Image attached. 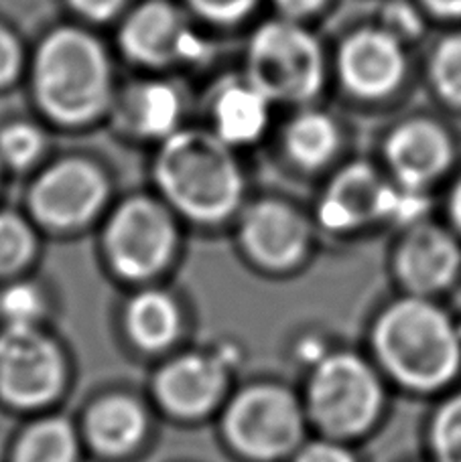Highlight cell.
<instances>
[{
	"label": "cell",
	"mask_w": 461,
	"mask_h": 462,
	"mask_svg": "<svg viewBox=\"0 0 461 462\" xmlns=\"http://www.w3.org/2000/svg\"><path fill=\"white\" fill-rule=\"evenodd\" d=\"M449 211H451V219H454L456 226L461 229V180L454 189V195H451Z\"/></svg>",
	"instance_id": "cell-36"
},
{
	"label": "cell",
	"mask_w": 461,
	"mask_h": 462,
	"mask_svg": "<svg viewBox=\"0 0 461 462\" xmlns=\"http://www.w3.org/2000/svg\"><path fill=\"white\" fill-rule=\"evenodd\" d=\"M461 263V252L447 231L417 224L400 244L397 270L410 292L427 296L454 282Z\"/></svg>",
	"instance_id": "cell-19"
},
{
	"label": "cell",
	"mask_w": 461,
	"mask_h": 462,
	"mask_svg": "<svg viewBox=\"0 0 461 462\" xmlns=\"http://www.w3.org/2000/svg\"><path fill=\"white\" fill-rule=\"evenodd\" d=\"M179 462H192V460H179Z\"/></svg>",
	"instance_id": "cell-38"
},
{
	"label": "cell",
	"mask_w": 461,
	"mask_h": 462,
	"mask_svg": "<svg viewBox=\"0 0 461 462\" xmlns=\"http://www.w3.org/2000/svg\"><path fill=\"white\" fill-rule=\"evenodd\" d=\"M431 440L439 462H461V395L443 403L437 411Z\"/></svg>",
	"instance_id": "cell-27"
},
{
	"label": "cell",
	"mask_w": 461,
	"mask_h": 462,
	"mask_svg": "<svg viewBox=\"0 0 461 462\" xmlns=\"http://www.w3.org/2000/svg\"><path fill=\"white\" fill-rule=\"evenodd\" d=\"M427 11L441 19H461V0H421Z\"/></svg>",
	"instance_id": "cell-35"
},
{
	"label": "cell",
	"mask_w": 461,
	"mask_h": 462,
	"mask_svg": "<svg viewBox=\"0 0 461 462\" xmlns=\"http://www.w3.org/2000/svg\"><path fill=\"white\" fill-rule=\"evenodd\" d=\"M88 452L76 418L60 410L23 418L5 462H84Z\"/></svg>",
	"instance_id": "cell-21"
},
{
	"label": "cell",
	"mask_w": 461,
	"mask_h": 462,
	"mask_svg": "<svg viewBox=\"0 0 461 462\" xmlns=\"http://www.w3.org/2000/svg\"><path fill=\"white\" fill-rule=\"evenodd\" d=\"M340 148V128L332 116L319 110H303L287 122L283 151L295 167L315 171L334 159Z\"/></svg>",
	"instance_id": "cell-22"
},
{
	"label": "cell",
	"mask_w": 461,
	"mask_h": 462,
	"mask_svg": "<svg viewBox=\"0 0 461 462\" xmlns=\"http://www.w3.org/2000/svg\"><path fill=\"white\" fill-rule=\"evenodd\" d=\"M43 237L23 209L0 208V284L35 272Z\"/></svg>",
	"instance_id": "cell-23"
},
{
	"label": "cell",
	"mask_w": 461,
	"mask_h": 462,
	"mask_svg": "<svg viewBox=\"0 0 461 462\" xmlns=\"http://www.w3.org/2000/svg\"><path fill=\"white\" fill-rule=\"evenodd\" d=\"M73 374L70 346L53 327L0 325V408L23 418L60 410Z\"/></svg>",
	"instance_id": "cell-8"
},
{
	"label": "cell",
	"mask_w": 461,
	"mask_h": 462,
	"mask_svg": "<svg viewBox=\"0 0 461 462\" xmlns=\"http://www.w3.org/2000/svg\"><path fill=\"white\" fill-rule=\"evenodd\" d=\"M429 209V199L423 195V189L392 187L389 185L384 197L382 219L397 221L402 226H417Z\"/></svg>",
	"instance_id": "cell-28"
},
{
	"label": "cell",
	"mask_w": 461,
	"mask_h": 462,
	"mask_svg": "<svg viewBox=\"0 0 461 462\" xmlns=\"http://www.w3.org/2000/svg\"><path fill=\"white\" fill-rule=\"evenodd\" d=\"M96 234L106 274L127 291L165 282L185 247V224L153 189L118 195Z\"/></svg>",
	"instance_id": "cell-3"
},
{
	"label": "cell",
	"mask_w": 461,
	"mask_h": 462,
	"mask_svg": "<svg viewBox=\"0 0 461 462\" xmlns=\"http://www.w3.org/2000/svg\"><path fill=\"white\" fill-rule=\"evenodd\" d=\"M65 3L80 19L104 24L118 19L125 13L128 0H65Z\"/></svg>",
	"instance_id": "cell-32"
},
{
	"label": "cell",
	"mask_w": 461,
	"mask_h": 462,
	"mask_svg": "<svg viewBox=\"0 0 461 462\" xmlns=\"http://www.w3.org/2000/svg\"><path fill=\"white\" fill-rule=\"evenodd\" d=\"M155 418L146 393L108 387L89 395L76 422L88 457L100 462H130L149 448Z\"/></svg>",
	"instance_id": "cell-12"
},
{
	"label": "cell",
	"mask_w": 461,
	"mask_h": 462,
	"mask_svg": "<svg viewBox=\"0 0 461 462\" xmlns=\"http://www.w3.org/2000/svg\"><path fill=\"white\" fill-rule=\"evenodd\" d=\"M382 29L389 31L392 37L399 41H413L423 32V19L413 6L409 3H402V0H394L389 3L382 11Z\"/></svg>",
	"instance_id": "cell-31"
},
{
	"label": "cell",
	"mask_w": 461,
	"mask_h": 462,
	"mask_svg": "<svg viewBox=\"0 0 461 462\" xmlns=\"http://www.w3.org/2000/svg\"><path fill=\"white\" fill-rule=\"evenodd\" d=\"M24 68H27V57L19 35L0 23V89L14 86Z\"/></svg>",
	"instance_id": "cell-30"
},
{
	"label": "cell",
	"mask_w": 461,
	"mask_h": 462,
	"mask_svg": "<svg viewBox=\"0 0 461 462\" xmlns=\"http://www.w3.org/2000/svg\"><path fill=\"white\" fill-rule=\"evenodd\" d=\"M273 102L249 79L226 78L208 97V126L234 151L260 143L270 126Z\"/></svg>",
	"instance_id": "cell-17"
},
{
	"label": "cell",
	"mask_w": 461,
	"mask_h": 462,
	"mask_svg": "<svg viewBox=\"0 0 461 462\" xmlns=\"http://www.w3.org/2000/svg\"><path fill=\"white\" fill-rule=\"evenodd\" d=\"M57 299L35 272L0 284V325L53 327Z\"/></svg>",
	"instance_id": "cell-24"
},
{
	"label": "cell",
	"mask_w": 461,
	"mask_h": 462,
	"mask_svg": "<svg viewBox=\"0 0 461 462\" xmlns=\"http://www.w3.org/2000/svg\"><path fill=\"white\" fill-rule=\"evenodd\" d=\"M433 88L443 100L461 106V32L443 37L429 60Z\"/></svg>",
	"instance_id": "cell-26"
},
{
	"label": "cell",
	"mask_w": 461,
	"mask_h": 462,
	"mask_svg": "<svg viewBox=\"0 0 461 462\" xmlns=\"http://www.w3.org/2000/svg\"><path fill=\"white\" fill-rule=\"evenodd\" d=\"M232 229L242 260L267 274H283L297 268L311 247L306 216L278 197L246 201Z\"/></svg>",
	"instance_id": "cell-13"
},
{
	"label": "cell",
	"mask_w": 461,
	"mask_h": 462,
	"mask_svg": "<svg viewBox=\"0 0 461 462\" xmlns=\"http://www.w3.org/2000/svg\"><path fill=\"white\" fill-rule=\"evenodd\" d=\"M118 325L130 351L159 361L185 346L189 310L181 294L165 282L128 288Z\"/></svg>",
	"instance_id": "cell-14"
},
{
	"label": "cell",
	"mask_w": 461,
	"mask_h": 462,
	"mask_svg": "<svg viewBox=\"0 0 461 462\" xmlns=\"http://www.w3.org/2000/svg\"><path fill=\"white\" fill-rule=\"evenodd\" d=\"M187 11L213 27H234L250 16L259 0H183Z\"/></svg>",
	"instance_id": "cell-29"
},
{
	"label": "cell",
	"mask_w": 461,
	"mask_h": 462,
	"mask_svg": "<svg viewBox=\"0 0 461 462\" xmlns=\"http://www.w3.org/2000/svg\"><path fill=\"white\" fill-rule=\"evenodd\" d=\"M49 134L37 122L11 120L0 126V164L6 175H31L49 159Z\"/></svg>",
	"instance_id": "cell-25"
},
{
	"label": "cell",
	"mask_w": 461,
	"mask_h": 462,
	"mask_svg": "<svg viewBox=\"0 0 461 462\" xmlns=\"http://www.w3.org/2000/svg\"><path fill=\"white\" fill-rule=\"evenodd\" d=\"M293 462H356L348 450L332 440H317L301 444V448L291 457Z\"/></svg>",
	"instance_id": "cell-33"
},
{
	"label": "cell",
	"mask_w": 461,
	"mask_h": 462,
	"mask_svg": "<svg viewBox=\"0 0 461 462\" xmlns=\"http://www.w3.org/2000/svg\"><path fill=\"white\" fill-rule=\"evenodd\" d=\"M244 78L273 104H309L325 84L324 49L301 23L278 16L252 32Z\"/></svg>",
	"instance_id": "cell-9"
},
{
	"label": "cell",
	"mask_w": 461,
	"mask_h": 462,
	"mask_svg": "<svg viewBox=\"0 0 461 462\" xmlns=\"http://www.w3.org/2000/svg\"><path fill=\"white\" fill-rule=\"evenodd\" d=\"M117 197L114 177L104 162L88 154H63L31 172L23 211L43 236L76 237L96 231Z\"/></svg>",
	"instance_id": "cell-6"
},
{
	"label": "cell",
	"mask_w": 461,
	"mask_h": 462,
	"mask_svg": "<svg viewBox=\"0 0 461 462\" xmlns=\"http://www.w3.org/2000/svg\"><path fill=\"white\" fill-rule=\"evenodd\" d=\"M183 114L185 102L175 84L141 79L117 94L110 118L128 138L156 146L183 128Z\"/></svg>",
	"instance_id": "cell-16"
},
{
	"label": "cell",
	"mask_w": 461,
	"mask_h": 462,
	"mask_svg": "<svg viewBox=\"0 0 461 462\" xmlns=\"http://www.w3.org/2000/svg\"><path fill=\"white\" fill-rule=\"evenodd\" d=\"M327 5V0H275V6L283 19L301 23L309 19Z\"/></svg>",
	"instance_id": "cell-34"
},
{
	"label": "cell",
	"mask_w": 461,
	"mask_h": 462,
	"mask_svg": "<svg viewBox=\"0 0 461 462\" xmlns=\"http://www.w3.org/2000/svg\"><path fill=\"white\" fill-rule=\"evenodd\" d=\"M242 363V345L228 337L195 346L185 345L155 363L146 398L156 416L173 424L213 422L234 390V377Z\"/></svg>",
	"instance_id": "cell-5"
},
{
	"label": "cell",
	"mask_w": 461,
	"mask_h": 462,
	"mask_svg": "<svg viewBox=\"0 0 461 462\" xmlns=\"http://www.w3.org/2000/svg\"><path fill=\"white\" fill-rule=\"evenodd\" d=\"M337 71L353 96L376 100L402 84L407 55L402 41L389 31L360 29L343 39L337 53Z\"/></svg>",
	"instance_id": "cell-15"
},
{
	"label": "cell",
	"mask_w": 461,
	"mask_h": 462,
	"mask_svg": "<svg viewBox=\"0 0 461 462\" xmlns=\"http://www.w3.org/2000/svg\"><path fill=\"white\" fill-rule=\"evenodd\" d=\"M151 189L185 227H232L249 201L238 151L205 126H183L155 146Z\"/></svg>",
	"instance_id": "cell-1"
},
{
	"label": "cell",
	"mask_w": 461,
	"mask_h": 462,
	"mask_svg": "<svg viewBox=\"0 0 461 462\" xmlns=\"http://www.w3.org/2000/svg\"><path fill=\"white\" fill-rule=\"evenodd\" d=\"M389 185L382 183L374 169L364 162L345 167L329 183L321 197L319 224L332 231H350L382 219L384 197Z\"/></svg>",
	"instance_id": "cell-20"
},
{
	"label": "cell",
	"mask_w": 461,
	"mask_h": 462,
	"mask_svg": "<svg viewBox=\"0 0 461 462\" xmlns=\"http://www.w3.org/2000/svg\"><path fill=\"white\" fill-rule=\"evenodd\" d=\"M374 349L386 371L417 392L447 385L461 365L454 320L421 296L397 300L382 312L374 327Z\"/></svg>",
	"instance_id": "cell-4"
},
{
	"label": "cell",
	"mask_w": 461,
	"mask_h": 462,
	"mask_svg": "<svg viewBox=\"0 0 461 462\" xmlns=\"http://www.w3.org/2000/svg\"><path fill=\"white\" fill-rule=\"evenodd\" d=\"M382 385L374 369L352 353L325 355L307 382V418L329 439H352L376 422Z\"/></svg>",
	"instance_id": "cell-10"
},
{
	"label": "cell",
	"mask_w": 461,
	"mask_h": 462,
	"mask_svg": "<svg viewBox=\"0 0 461 462\" xmlns=\"http://www.w3.org/2000/svg\"><path fill=\"white\" fill-rule=\"evenodd\" d=\"M386 161L400 185L423 189L439 179L454 161L447 132L429 120H410L389 136Z\"/></svg>",
	"instance_id": "cell-18"
},
{
	"label": "cell",
	"mask_w": 461,
	"mask_h": 462,
	"mask_svg": "<svg viewBox=\"0 0 461 462\" xmlns=\"http://www.w3.org/2000/svg\"><path fill=\"white\" fill-rule=\"evenodd\" d=\"M5 180H6V171H5L3 164H0V191H3V187H5Z\"/></svg>",
	"instance_id": "cell-37"
},
{
	"label": "cell",
	"mask_w": 461,
	"mask_h": 462,
	"mask_svg": "<svg viewBox=\"0 0 461 462\" xmlns=\"http://www.w3.org/2000/svg\"><path fill=\"white\" fill-rule=\"evenodd\" d=\"M213 424L221 447L240 462H281L306 440L307 411L289 387L250 382L234 385Z\"/></svg>",
	"instance_id": "cell-7"
},
{
	"label": "cell",
	"mask_w": 461,
	"mask_h": 462,
	"mask_svg": "<svg viewBox=\"0 0 461 462\" xmlns=\"http://www.w3.org/2000/svg\"><path fill=\"white\" fill-rule=\"evenodd\" d=\"M29 88L41 118L70 132L108 118L118 94L104 43L76 24H61L39 41L29 61Z\"/></svg>",
	"instance_id": "cell-2"
},
{
	"label": "cell",
	"mask_w": 461,
	"mask_h": 462,
	"mask_svg": "<svg viewBox=\"0 0 461 462\" xmlns=\"http://www.w3.org/2000/svg\"><path fill=\"white\" fill-rule=\"evenodd\" d=\"M117 43L125 60L146 69H171L208 60L210 45L171 0H145L122 16Z\"/></svg>",
	"instance_id": "cell-11"
}]
</instances>
